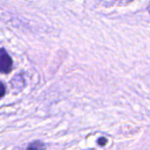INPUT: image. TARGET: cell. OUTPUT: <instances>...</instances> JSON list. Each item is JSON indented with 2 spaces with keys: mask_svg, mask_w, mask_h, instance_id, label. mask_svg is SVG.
I'll use <instances>...</instances> for the list:
<instances>
[{
  "mask_svg": "<svg viewBox=\"0 0 150 150\" xmlns=\"http://www.w3.org/2000/svg\"><path fill=\"white\" fill-rule=\"evenodd\" d=\"M13 59L5 49H0V73L8 74L13 70Z\"/></svg>",
  "mask_w": 150,
  "mask_h": 150,
  "instance_id": "1",
  "label": "cell"
},
{
  "mask_svg": "<svg viewBox=\"0 0 150 150\" xmlns=\"http://www.w3.org/2000/svg\"><path fill=\"white\" fill-rule=\"evenodd\" d=\"M26 150H46V146L42 140H34L28 144Z\"/></svg>",
  "mask_w": 150,
  "mask_h": 150,
  "instance_id": "2",
  "label": "cell"
},
{
  "mask_svg": "<svg viewBox=\"0 0 150 150\" xmlns=\"http://www.w3.org/2000/svg\"><path fill=\"white\" fill-rule=\"evenodd\" d=\"M107 142H108V140H107V139H106L105 137H101V138H99L98 140H97L98 145H100L101 146H105V145L107 144Z\"/></svg>",
  "mask_w": 150,
  "mask_h": 150,
  "instance_id": "3",
  "label": "cell"
},
{
  "mask_svg": "<svg viewBox=\"0 0 150 150\" xmlns=\"http://www.w3.org/2000/svg\"><path fill=\"white\" fill-rule=\"evenodd\" d=\"M5 94H6V87L2 82H0V98L3 97Z\"/></svg>",
  "mask_w": 150,
  "mask_h": 150,
  "instance_id": "4",
  "label": "cell"
}]
</instances>
